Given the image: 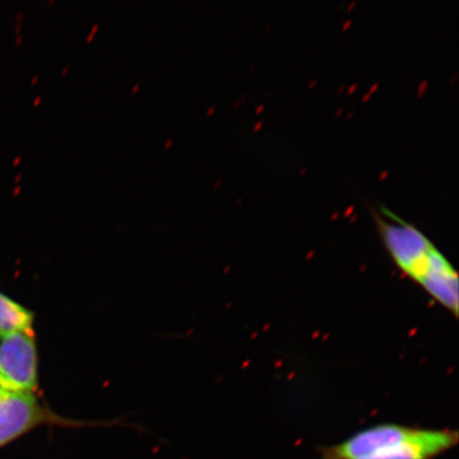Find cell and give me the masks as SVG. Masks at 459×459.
Here are the masks:
<instances>
[{
  "mask_svg": "<svg viewBox=\"0 0 459 459\" xmlns=\"http://www.w3.org/2000/svg\"><path fill=\"white\" fill-rule=\"evenodd\" d=\"M139 88H140V84H136V85L134 86V93H135V91H136L137 90H139Z\"/></svg>",
  "mask_w": 459,
  "mask_h": 459,
  "instance_id": "52a82bcc",
  "label": "cell"
},
{
  "mask_svg": "<svg viewBox=\"0 0 459 459\" xmlns=\"http://www.w3.org/2000/svg\"><path fill=\"white\" fill-rule=\"evenodd\" d=\"M0 390L37 394L39 352L34 331L0 337Z\"/></svg>",
  "mask_w": 459,
  "mask_h": 459,
  "instance_id": "277c9868",
  "label": "cell"
},
{
  "mask_svg": "<svg viewBox=\"0 0 459 459\" xmlns=\"http://www.w3.org/2000/svg\"><path fill=\"white\" fill-rule=\"evenodd\" d=\"M34 314L0 291V337L33 331Z\"/></svg>",
  "mask_w": 459,
  "mask_h": 459,
  "instance_id": "5b68a950",
  "label": "cell"
},
{
  "mask_svg": "<svg viewBox=\"0 0 459 459\" xmlns=\"http://www.w3.org/2000/svg\"><path fill=\"white\" fill-rule=\"evenodd\" d=\"M377 231L395 265L428 294L458 316V274L420 230L385 208L376 212Z\"/></svg>",
  "mask_w": 459,
  "mask_h": 459,
  "instance_id": "6da1fadb",
  "label": "cell"
},
{
  "mask_svg": "<svg viewBox=\"0 0 459 459\" xmlns=\"http://www.w3.org/2000/svg\"><path fill=\"white\" fill-rule=\"evenodd\" d=\"M458 430L378 424L342 443L324 446L319 459H434L458 444Z\"/></svg>",
  "mask_w": 459,
  "mask_h": 459,
  "instance_id": "7a4b0ae2",
  "label": "cell"
},
{
  "mask_svg": "<svg viewBox=\"0 0 459 459\" xmlns=\"http://www.w3.org/2000/svg\"><path fill=\"white\" fill-rule=\"evenodd\" d=\"M172 143V140L169 141L168 143H166V147H169Z\"/></svg>",
  "mask_w": 459,
  "mask_h": 459,
  "instance_id": "ba28073f",
  "label": "cell"
},
{
  "mask_svg": "<svg viewBox=\"0 0 459 459\" xmlns=\"http://www.w3.org/2000/svg\"><path fill=\"white\" fill-rule=\"evenodd\" d=\"M93 37H94V33L91 32L90 37L88 38V42H90L91 38H93Z\"/></svg>",
  "mask_w": 459,
  "mask_h": 459,
  "instance_id": "8992f818",
  "label": "cell"
},
{
  "mask_svg": "<svg viewBox=\"0 0 459 459\" xmlns=\"http://www.w3.org/2000/svg\"><path fill=\"white\" fill-rule=\"evenodd\" d=\"M120 421H86L66 418L39 399L37 394L0 390V450L39 428H110Z\"/></svg>",
  "mask_w": 459,
  "mask_h": 459,
  "instance_id": "3957f363",
  "label": "cell"
},
{
  "mask_svg": "<svg viewBox=\"0 0 459 459\" xmlns=\"http://www.w3.org/2000/svg\"><path fill=\"white\" fill-rule=\"evenodd\" d=\"M67 70H68V67L66 66V67L65 68V71H63L62 74H65V73L67 72Z\"/></svg>",
  "mask_w": 459,
  "mask_h": 459,
  "instance_id": "30bf717a",
  "label": "cell"
},
{
  "mask_svg": "<svg viewBox=\"0 0 459 459\" xmlns=\"http://www.w3.org/2000/svg\"><path fill=\"white\" fill-rule=\"evenodd\" d=\"M97 28H99V25H97V24H96V25L93 27V31H91V32L95 33V31L97 30Z\"/></svg>",
  "mask_w": 459,
  "mask_h": 459,
  "instance_id": "9c48e42d",
  "label": "cell"
}]
</instances>
